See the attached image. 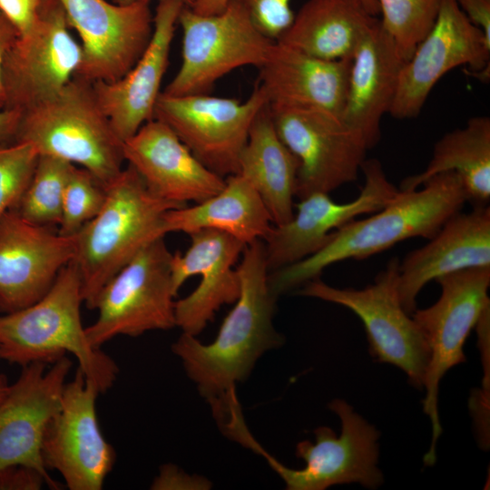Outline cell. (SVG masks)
Listing matches in <instances>:
<instances>
[{"label": "cell", "mask_w": 490, "mask_h": 490, "mask_svg": "<svg viewBox=\"0 0 490 490\" xmlns=\"http://www.w3.org/2000/svg\"><path fill=\"white\" fill-rule=\"evenodd\" d=\"M38 158V152L28 142L0 143V220L17 207Z\"/></svg>", "instance_id": "33"}, {"label": "cell", "mask_w": 490, "mask_h": 490, "mask_svg": "<svg viewBox=\"0 0 490 490\" xmlns=\"http://www.w3.org/2000/svg\"><path fill=\"white\" fill-rule=\"evenodd\" d=\"M365 182L359 194L348 202H337L328 193L315 192L295 204L293 217L273 225L264 243L269 273L297 263L318 251L331 234L347 223L385 207L398 192L377 159L363 162Z\"/></svg>", "instance_id": "17"}, {"label": "cell", "mask_w": 490, "mask_h": 490, "mask_svg": "<svg viewBox=\"0 0 490 490\" xmlns=\"http://www.w3.org/2000/svg\"><path fill=\"white\" fill-rule=\"evenodd\" d=\"M14 142L90 172L104 187L123 169L122 141L101 109L93 83L74 76L54 97L22 113Z\"/></svg>", "instance_id": "5"}, {"label": "cell", "mask_w": 490, "mask_h": 490, "mask_svg": "<svg viewBox=\"0 0 490 490\" xmlns=\"http://www.w3.org/2000/svg\"><path fill=\"white\" fill-rule=\"evenodd\" d=\"M466 201L463 181L454 172L437 174L416 190H399L373 215L353 220L335 230L313 255L270 272V289L278 297L318 278L324 269L337 262L365 260L411 238L429 240Z\"/></svg>", "instance_id": "2"}, {"label": "cell", "mask_w": 490, "mask_h": 490, "mask_svg": "<svg viewBox=\"0 0 490 490\" xmlns=\"http://www.w3.org/2000/svg\"><path fill=\"white\" fill-rule=\"evenodd\" d=\"M46 484L35 469L14 465L0 469V490H38Z\"/></svg>", "instance_id": "36"}, {"label": "cell", "mask_w": 490, "mask_h": 490, "mask_svg": "<svg viewBox=\"0 0 490 490\" xmlns=\"http://www.w3.org/2000/svg\"><path fill=\"white\" fill-rule=\"evenodd\" d=\"M230 0H195L190 7L200 15H213L224 9Z\"/></svg>", "instance_id": "40"}, {"label": "cell", "mask_w": 490, "mask_h": 490, "mask_svg": "<svg viewBox=\"0 0 490 490\" xmlns=\"http://www.w3.org/2000/svg\"><path fill=\"white\" fill-rule=\"evenodd\" d=\"M99 391L77 368L66 382L61 405L45 431L42 456L70 490H100L112 471L115 453L103 437L96 415Z\"/></svg>", "instance_id": "16"}, {"label": "cell", "mask_w": 490, "mask_h": 490, "mask_svg": "<svg viewBox=\"0 0 490 490\" xmlns=\"http://www.w3.org/2000/svg\"><path fill=\"white\" fill-rule=\"evenodd\" d=\"M328 407L340 419V435L337 436L330 427L320 426L314 431L315 443L299 442L296 455L306 463L302 469L280 464L251 436L245 446L265 456L289 490H324L351 483L377 488L384 481L377 466L379 432L343 399L332 400Z\"/></svg>", "instance_id": "11"}, {"label": "cell", "mask_w": 490, "mask_h": 490, "mask_svg": "<svg viewBox=\"0 0 490 490\" xmlns=\"http://www.w3.org/2000/svg\"><path fill=\"white\" fill-rule=\"evenodd\" d=\"M80 39L82 59L74 76L114 82L147 48L153 32L151 0L119 5L108 0H59Z\"/></svg>", "instance_id": "14"}, {"label": "cell", "mask_w": 490, "mask_h": 490, "mask_svg": "<svg viewBox=\"0 0 490 490\" xmlns=\"http://www.w3.org/2000/svg\"><path fill=\"white\" fill-rule=\"evenodd\" d=\"M82 282L74 260L48 291L23 309L0 314V358L21 367L54 363L72 354L78 368L99 393L113 387L115 362L89 342L81 319Z\"/></svg>", "instance_id": "3"}, {"label": "cell", "mask_w": 490, "mask_h": 490, "mask_svg": "<svg viewBox=\"0 0 490 490\" xmlns=\"http://www.w3.org/2000/svg\"><path fill=\"white\" fill-rule=\"evenodd\" d=\"M405 63L380 19L353 55L340 116L368 149L379 142L381 119L392 106Z\"/></svg>", "instance_id": "24"}, {"label": "cell", "mask_w": 490, "mask_h": 490, "mask_svg": "<svg viewBox=\"0 0 490 490\" xmlns=\"http://www.w3.org/2000/svg\"><path fill=\"white\" fill-rule=\"evenodd\" d=\"M490 42L462 12L456 0H442L437 18L426 36L405 63L389 114L404 120L416 117L437 82L461 65L480 80L489 78Z\"/></svg>", "instance_id": "15"}, {"label": "cell", "mask_w": 490, "mask_h": 490, "mask_svg": "<svg viewBox=\"0 0 490 490\" xmlns=\"http://www.w3.org/2000/svg\"><path fill=\"white\" fill-rule=\"evenodd\" d=\"M74 166L57 157L39 155L31 181L15 208L21 216L40 226L59 225L64 191Z\"/></svg>", "instance_id": "30"}, {"label": "cell", "mask_w": 490, "mask_h": 490, "mask_svg": "<svg viewBox=\"0 0 490 490\" xmlns=\"http://www.w3.org/2000/svg\"><path fill=\"white\" fill-rule=\"evenodd\" d=\"M189 235L187 250L172 256L171 276L176 294L186 279L201 276L196 289L174 306L176 326L195 337L223 305L239 298L240 283L235 265L246 245L216 230H199Z\"/></svg>", "instance_id": "20"}, {"label": "cell", "mask_w": 490, "mask_h": 490, "mask_svg": "<svg viewBox=\"0 0 490 490\" xmlns=\"http://www.w3.org/2000/svg\"><path fill=\"white\" fill-rule=\"evenodd\" d=\"M72 362L65 356L46 369L44 362L22 367L0 402V469L22 465L37 470L52 489L59 484L48 473L42 444L58 411Z\"/></svg>", "instance_id": "18"}, {"label": "cell", "mask_w": 490, "mask_h": 490, "mask_svg": "<svg viewBox=\"0 0 490 490\" xmlns=\"http://www.w3.org/2000/svg\"><path fill=\"white\" fill-rule=\"evenodd\" d=\"M8 387L9 384L7 383L5 377L0 374V402L5 397Z\"/></svg>", "instance_id": "42"}, {"label": "cell", "mask_w": 490, "mask_h": 490, "mask_svg": "<svg viewBox=\"0 0 490 490\" xmlns=\"http://www.w3.org/2000/svg\"><path fill=\"white\" fill-rule=\"evenodd\" d=\"M269 108L279 138L299 162L295 197L329 193L358 179L369 149L339 114L283 103Z\"/></svg>", "instance_id": "10"}, {"label": "cell", "mask_w": 490, "mask_h": 490, "mask_svg": "<svg viewBox=\"0 0 490 490\" xmlns=\"http://www.w3.org/2000/svg\"><path fill=\"white\" fill-rule=\"evenodd\" d=\"M268 103L258 83L244 102L209 93L172 96L162 92L153 118L167 124L209 170L226 178L238 173L252 122Z\"/></svg>", "instance_id": "12"}, {"label": "cell", "mask_w": 490, "mask_h": 490, "mask_svg": "<svg viewBox=\"0 0 490 490\" xmlns=\"http://www.w3.org/2000/svg\"><path fill=\"white\" fill-rule=\"evenodd\" d=\"M105 198L106 187L87 170L74 166L64 191L58 232L74 236L98 214Z\"/></svg>", "instance_id": "32"}, {"label": "cell", "mask_w": 490, "mask_h": 490, "mask_svg": "<svg viewBox=\"0 0 490 490\" xmlns=\"http://www.w3.org/2000/svg\"><path fill=\"white\" fill-rule=\"evenodd\" d=\"M124 161L156 196L186 206L220 192L225 178L203 165L164 122L152 119L123 141Z\"/></svg>", "instance_id": "21"}, {"label": "cell", "mask_w": 490, "mask_h": 490, "mask_svg": "<svg viewBox=\"0 0 490 490\" xmlns=\"http://www.w3.org/2000/svg\"><path fill=\"white\" fill-rule=\"evenodd\" d=\"M59 0H43L37 19L18 35L3 64L5 109L21 113L56 95L75 75L82 48Z\"/></svg>", "instance_id": "13"}, {"label": "cell", "mask_w": 490, "mask_h": 490, "mask_svg": "<svg viewBox=\"0 0 490 490\" xmlns=\"http://www.w3.org/2000/svg\"><path fill=\"white\" fill-rule=\"evenodd\" d=\"M239 261L240 295L216 339L204 345L183 333L172 347L220 424L239 407L236 383L266 350L282 343L272 325L276 297L269 287L263 240L247 244Z\"/></svg>", "instance_id": "1"}, {"label": "cell", "mask_w": 490, "mask_h": 490, "mask_svg": "<svg viewBox=\"0 0 490 490\" xmlns=\"http://www.w3.org/2000/svg\"><path fill=\"white\" fill-rule=\"evenodd\" d=\"M398 265V259H391L374 282L360 289L332 287L318 277L301 285L298 294L351 310L364 325L371 355L378 362L400 368L413 387L422 389L428 348L416 321L401 304Z\"/></svg>", "instance_id": "9"}, {"label": "cell", "mask_w": 490, "mask_h": 490, "mask_svg": "<svg viewBox=\"0 0 490 490\" xmlns=\"http://www.w3.org/2000/svg\"><path fill=\"white\" fill-rule=\"evenodd\" d=\"M381 25L407 62L432 29L442 0H377Z\"/></svg>", "instance_id": "31"}, {"label": "cell", "mask_w": 490, "mask_h": 490, "mask_svg": "<svg viewBox=\"0 0 490 490\" xmlns=\"http://www.w3.org/2000/svg\"><path fill=\"white\" fill-rule=\"evenodd\" d=\"M163 224L166 234L211 229L230 234L245 245L264 240L273 226L260 196L239 173L226 177L223 189L209 199L166 211Z\"/></svg>", "instance_id": "28"}, {"label": "cell", "mask_w": 490, "mask_h": 490, "mask_svg": "<svg viewBox=\"0 0 490 490\" xmlns=\"http://www.w3.org/2000/svg\"><path fill=\"white\" fill-rule=\"evenodd\" d=\"M490 267V208L476 205L451 216L425 246L410 251L398 265L397 289L408 314L430 281L460 270Z\"/></svg>", "instance_id": "23"}, {"label": "cell", "mask_w": 490, "mask_h": 490, "mask_svg": "<svg viewBox=\"0 0 490 490\" xmlns=\"http://www.w3.org/2000/svg\"><path fill=\"white\" fill-rule=\"evenodd\" d=\"M299 162L279 138L269 103L250 127L239 159L238 173L256 190L273 225L288 222L294 214Z\"/></svg>", "instance_id": "27"}, {"label": "cell", "mask_w": 490, "mask_h": 490, "mask_svg": "<svg viewBox=\"0 0 490 490\" xmlns=\"http://www.w3.org/2000/svg\"><path fill=\"white\" fill-rule=\"evenodd\" d=\"M74 236L34 224L16 209L0 220V311L33 304L74 258Z\"/></svg>", "instance_id": "19"}, {"label": "cell", "mask_w": 490, "mask_h": 490, "mask_svg": "<svg viewBox=\"0 0 490 490\" xmlns=\"http://www.w3.org/2000/svg\"><path fill=\"white\" fill-rule=\"evenodd\" d=\"M178 24L182 30L181 64L162 92L172 96L209 93L229 73L247 65L260 68L275 42L236 0L213 15L184 6Z\"/></svg>", "instance_id": "6"}, {"label": "cell", "mask_w": 490, "mask_h": 490, "mask_svg": "<svg viewBox=\"0 0 490 490\" xmlns=\"http://www.w3.org/2000/svg\"><path fill=\"white\" fill-rule=\"evenodd\" d=\"M19 34L11 22L0 12V110L5 109L6 95L3 82V64L7 51Z\"/></svg>", "instance_id": "38"}, {"label": "cell", "mask_w": 490, "mask_h": 490, "mask_svg": "<svg viewBox=\"0 0 490 490\" xmlns=\"http://www.w3.org/2000/svg\"><path fill=\"white\" fill-rule=\"evenodd\" d=\"M133 1L135 0H112V2L115 4H119V5H126ZM178 1L181 2L185 6L191 7L193 5L195 0H178Z\"/></svg>", "instance_id": "43"}, {"label": "cell", "mask_w": 490, "mask_h": 490, "mask_svg": "<svg viewBox=\"0 0 490 490\" xmlns=\"http://www.w3.org/2000/svg\"><path fill=\"white\" fill-rule=\"evenodd\" d=\"M468 20L490 42V0H456Z\"/></svg>", "instance_id": "37"}, {"label": "cell", "mask_w": 490, "mask_h": 490, "mask_svg": "<svg viewBox=\"0 0 490 490\" xmlns=\"http://www.w3.org/2000/svg\"><path fill=\"white\" fill-rule=\"evenodd\" d=\"M367 9L374 15L379 13V5L377 0H362Z\"/></svg>", "instance_id": "41"}, {"label": "cell", "mask_w": 490, "mask_h": 490, "mask_svg": "<svg viewBox=\"0 0 490 490\" xmlns=\"http://www.w3.org/2000/svg\"><path fill=\"white\" fill-rule=\"evenodd\" d=\"M181 207L153 194L132 166L122 170L106 187L101 211L74 235L73 260L88 309H94L99 292L120 270L166 235L165 212Z\"/></svg>", "instance_id": "4"}, {"label": "cell", "mask_w": 490, "mask_h": 490, "mask_svg": "<svg viewBox=\"0 0 490 490\" xmlns=\"http://www.w3.org/2000/svg\"><path fill=\"white\" fill-rule=\"evenodd\" d=\"M184 6L178 0H159L151 41L133 67L114 82L92 83L101 109L122 142L153 119L176 24Z\"/></svg>", "instance_id": "22"}, {"label": "cell", "mask_w": 490, "mask_h": 490, "mask_svg": "<svg viewBox=\"0 0 490 490\" xmlns=\"http://www.w3.org/2000/svg\"><path fill=\"white\" fill-rule=\"evenodd\" d=\"M164 237L142 249L99 292L95 321L85 327L89 342L100 348L117 336L137 337L176 326L171 259Z\"/></svg>", "instance_id": "8"}, {"label": "cell", "mask_w": 490, "mask_h": 490, "mask_svg": "<svg viewBox=\"0 0 490 490\" xmlns=\"http://www.w3.org/2000/svg\"><path fill=\"white\" fill-rule=\"evenodd\" d=\"M43 0H0V12L15 27L19 35L34 24Z\"/></svg>", "instance_id": "35"}, {"label": "cell", "mask_w": 490, "mask_h": 490, "mask_svg": "<svg viewBox=\"0 0 490 490\" xmlns=\"http://www.w3.org/2000/svg\"><path fill=\"white\" fill-rule=\"evenodd\" d=\"M21 116L17 110H0V143L14 142Z\"/></svg>", "instance_id": "39"}, {"label": "cell", "mask_w": 490, "mask_h": 490, "mask_svg": "<svg viewBox=\"0 0 490 490\" xmlns=\"http://www.w3.org/2000/svg\"><path fill=\"white\" fill-rule=\"evenodd\" d=\"M236 1L248 10L258 28L275 41L289 26L294 17L291 0Z\"/></svg>", "instance_id": "34"}, {"label": "cell", "mask_w": 490, "mask_h": 490, "mask_svg": "<svg viewBox=\"0 0 490 490\" xmlns=\"http://www.w3.org/2000/svg\"><path fill=\"white\" fill-rule=\"evenodd\" d=\"M441 294L430 307L411 314L428 348L423 388V410L432 427L430 446L424 456L426 466L436 460V444L442 433L438 413L441 379L448 370L466 361L464 346L484 309L490 305V267L473 268L438 278Z\"/></svg>", "instance_id": "7"}, {"label": "cell", "mask_w": 490, "mask_h": 490, "mask_svg": "<svg viewBox=\"0 0 490 490\" xmlns=\"http://www.w3.org/2000/svg\"><path fill=\"white\" fill-rule=\"evenodd\" d=\"M378 20L362 0H308L276 41L324 60L352 59Z\"/></svg>", "instance_id": "26"}, {"label": "cell", "mask_w": 490, "mask_h": 490, "mask_svg": "<svg viewBox=\"0 0 490 490\" xmlns=\"http://www.w3.org/2000/svg\"><path fill=\"white\" fill-rule=\"evenodd\" d=\"M447 172L457 173L467 201L488 205L490 201V118H470L466 126L443 135L434 145L426 168L404 179L400 191H413L430 178Z\"/></svg>", "instance_id": "29"}, {"label": "cell", "mask_w": 490, "mask_h": 490, "mask_svg": "<svg viewBox=\"0 0 490 490\" xmlns=\"http://www.w3.org/2000/svg\"><path fill=\"white\" fill-rule=\"evenodd\" d=\"M352 59H320L277 41L259 68L269 103L309 106L341 114Z\"/></svg>", "instance_id": "25"}]
</instances>
